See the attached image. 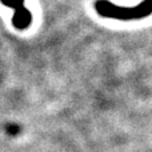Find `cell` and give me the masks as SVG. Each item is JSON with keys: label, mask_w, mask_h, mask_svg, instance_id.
Instances as JSON below:
<instances>
[{"label": "cell", "mask_w": 152, "mask_h": 152, "mask_svg": "<svg viewBox=\"0 0 152 152\" xmlns=\"http://www.w3.org/2000/svg\"><path fill=\"white\" fill-rule=\"evenodd\" d=\"M95 11L102 18L115 19L120 21L142 20L152 15V0H143L134 7H124L111 3L110 0H96L94 4Z\"/></svg>", "instance_id": "1"}, {"label": "cell", "mask_w": 152, "mask_h": 152, "mask_svg": "<svg viewBox=\"0 0 152 152\" xmlns=\"http://www.w3.org/2000/svg\"><path fill=\"white\" fill-rule=\"evenodd\" d=\"M32 23V13L29 10H27L26 7H20L18 10H15L12 18V24L18 29H26L27 27H29Z\"/></svg>", "instance_id": "2"}, {"label": "cell", "mask_w": 152, "mask_h": 152, "mask_svg": "<svg viewBox=\"0 0 152 152\" xmlns=\"http://www.w3.org/2000/svg\"><path fill=\"white\" fill-rule=\"evenodd\" d=\"M1 3L7 7L13 8V10H18L24 5V0H1Z\"/></svg>", "instance_id": "3"}]
</instances>
